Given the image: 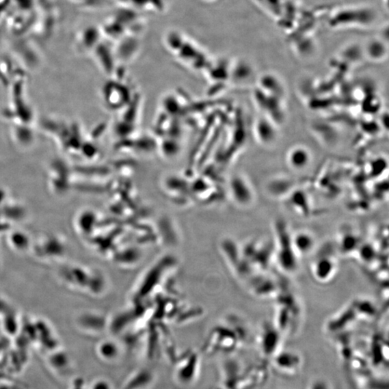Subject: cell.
<instances>
[{
    "mask_svg": "<svg viewBox=\"0 0 389 389\" xmlns=\"http://www.w3.org/2000/svg\"><path fill=\"white\" fill-rule=\"evenodd\" d=\"M281 284L273 278L258 273L250 283V288L254 296L260 299H276L280 291Z\"/></svg>",
    "mask_w": 389,
    "mask_h": 389,
    "instance_id": "obj_5",
    "label": "cell"
},
{
    "mask_svg": "<svg viewBox=\"0 0 389 389\" xmlns=\"http://www.w3.org/2000/svg\"><path fill=\"white\" fill-rule=\"evenodd\" d=\"M292 243L299 258L314 251L316 244L314 236L308 231L300 230L291 234Z\"/></svg>",
    "mask_w": 389,
    "mask_h": 389,
    "instance_id": "obj_6",
    "label": "cell"
},
{
    "mask_svg": "<svg viewBox=\"0 0 389 389\" xmlns=\"http://www.w3.org/2000/svg\"><path fill=\"white\" fill-rule=\"evenodd\" d=\"M248 265L252 271L265 273L274 260L273 241L263 239L249 241L245 252Z\"/></svg>",
    "mask_w": 389,
    "mask_h": 389,
    "instance_id": "obj_3",
    "label": "cell"
},
{
    "mask_svg": "<svg viewBox=\"0 0 389 389\" xmlns=\"http://www.w3.org/2000/svg\"><path fill=\"white\" fill-rule=\"evenodd\" d=\"M364 240L352 227L345 226L337 234L335 247L339 254L345 257L355 256Z\"/></svg>",
    "mask_w": 389,
    "mask_h": 389,
    "instance_id": "obj_4",
    "label": "cell"
},
{
    "mask_svg": "<svg viewBox=\"0 0 389 389\" xmlns=\"http://www.w3.org/2000/svg\"><path fill=\"white\" fill-rule=\"evenodd\" d=\"M123 8L137 12H159L165 8V0H119Z\"/></svg>",
    "mask_w": 389,
    "mask_h": 389,
    "instance_id": "obj_8",
    "label": "cell"
},
{
    "mask_svg": "<svg viewBox=\"0 0 389 389\" xmlns=\"http://www.w3.org/2000/svg\"><path fill=\"white\" fill-rule=\"evenodd\" d=\"M280 332L273 323H266L260 332V345L265 354H272L280 343Z\"/></svg>",
    "mask_w": 389,
    "mask_h": 389,
    "instance_id": "obj_7",
    "label": "cell"
},
{
    "mask_svg": "<svg viewBox=\"0 0 389 389\" xmlns=\"http://www.w3.org/2000/svg\"><path fill=\"white\" fill-rule=\"evenodd\" d=\"M90 389H113V387L108 380L98 379L92 383Z\"/></svg>",
    "mask_w": 389,
    "mask_h": 389,
    "instance_id": "obj_10",
    "label": "cell"
},
{
    "mask_svg": "<svg viewBox=\"0 0 389 389\" xmlns=\"http://www.w3.org/2000/svg\"><path fill=\"white\" fill-rule=\"evenodd\" d=\"M292 232L284 222L278 221L275 224L274 261L280 271L292 274L298 269L299 258L292 243Z\"/></svg>",
    "mask_w": 389,
    "mask_h": 389,
    "instance_id": "obj_1",
    "label": "cell"
},
{
    "mask_svg": "<svg viewBox=\"0 0 389 389\" xmlns=\"http://www.w3.org/2000/svg\"><path fill=\"white\" fill-rule=\"evenodd\" d=\"M336 247L332 243H326L315 254L311 265L310 273L315 282L321 285H327L337 278L339 273V260Z\"/></svg>",
    "mask_w": 389,
    "mask_h": 389,
    "instance_id": "obj_2",
    "label": "cell"
},
{
    "mask_svg": "<svg viewBox=\"0 0 389 389\" xmlns=\"http://www.w3.org/2000/svg\"><path fill=\"white\" fill-rule=\"evenodd\" d=\"M310 154L304 147H296L290 151L288 161L290 166L297 170L306 168L310 162Z\"/></svg>",
    "mask_w": 389,
    "mask_h": 389,
    "instance_id": "obj_9",
    "label": "cell"
}]
</instances>
